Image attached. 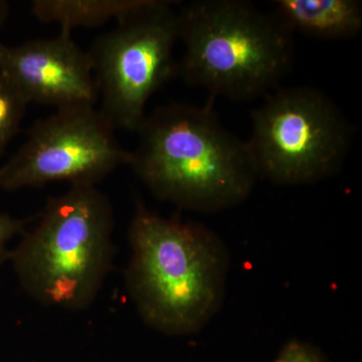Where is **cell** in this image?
I'll return each instance as SVG.
<instances>
[{"label":"cell","instance_id":"2","mask_svg":"<svg viewBox=\"0 0 362 362\" xmlns=\"http://www.w3.org/2000/svg\"><path fill=\"white\" fill-rule=\"evenodd\" d=\"M128 240L126 290L145 324L170 337L204 328L225 296L228 256L220 238L137 202Z\"/></svg>","mask_w":362,"mask_h":362},{"label":"cell","instance_id":"10","mask_svg":"<svg viewBox=\"0 0 362 362\" xmlns=\"http://www.w3.org/2000/svg\"><path fill=\"white\" fill-rule=\"evenodd\" d=\"M143 0H35L33 16L44 23H57L62 30L95 28L139 6Z\"/></svg>","mask_w":362,"mask_h":362},{"label":"cell","instance_id":"4","mask_svg":"<svg viewBox=\"0 0 362 362\" xmlns=\"http://www.w3.org/2000/svg\"><path fill=\"white\" fill-rule=\"evenodd\" d=\"M185 54L177 73L211 98L247 102L270 94L291 71L293 33L245 0H201L178 13Z\"/></svg>","mask_w":362,"mask_h":362},{"label":"cell","instance_id":"9","mask_svg":"<svg viewBox=\"0 0 362 362\" xmlns=\"http://www.w3.org/2000/svg\"><path fill=\"white\" fill-rule=\"evenodd\" d=\"M273 13L293 33L323 40H350L362 30L358 0H274Z\"/></svg>","mask_w":362,"mask_h":362},{"label":"cell","instance_id":"6","mask_svg":"<svg viewBox=\"0 0 362 362\" xmlns=\"http://www.w3.org/2000/svg\"><path fill=\"white\" fill-rule=\"evenodd\" d=\"M173 1L143 0L89 51L101 110L115 129L137 132L150 98L177 73Z\"/></svg>","mask_w":362,"mask_h":362},{"label":"cell","instance_id":"14","mask_svg":"<svg viewBox=\"0 0 362 362\" xmlns=\"http://www.w3.org/2000/svg\"><path fill=\"white\" fill-rule=\"evenodd\" d=\"M11 13V4L6 0H0V30L4 28ZM1 42V40H0Z\"/></svg>","mask_w":362,"mask_h":362},{"label":"cell","instance_id":"7","mask_svg":"<svg viewBox=\"0 0 362 362\" xmlns=\"http://www.w3.org/2000/svg\"><path fill=\"white\" fill-rule=\"evenodd\" d=\"M115 130L93 105L58 109L33 123L28 139L0 168V189L54 182L97 185L129 164L130 151L121 146Z\"/></svg>","mask_w":362,"mask_h":362},{"label":"cell","instance_id":"13","mask_svg":"<svg viewBox=\"0 0 362 362\" xmlns=\"http://www.w3.org/2000/svg\"><path fill=\"white\" fill-rule=\"evenodd\" d=\"M273 362H327L316 347L308 343L292 340L281 350Z\"/></svg>","mask_w":362,"mask_h":362},{"label":"cell","instance_id":"5","mask_svg":"<svg viewBox=\"0 0 362 362\" xmlns=\"http://www.w3.org/2000/svg\"><path fill=\"white\" fill-rule=\"evenodd\" d=\"M247 148L259 177L299 185L330 177L349 156L354 129L337 104L310 86L282 88L252 112Z\"/></svg>","mask_w":362,"mask_h":362},{"label":"cell","instance_id":"12","mask_svg":"<svg viewBox=\"0 0 362 362\" xmlns=\"http://www.w3.org/2000/svg\"><path fill=\"white\" fill-rule=\"evenodd\" d=\"M32 218H20L6 213L0 214V267L9 259L8 244L26 230Z\"/></svg>","mask_w":362,"mask_h":362},{"label":"cell","instance_id":"8","mask_svg":"<svg viewBox=\"0 0 362 362\" xmlns=\"http://www.w3.org/2000/svg\"><path fill=\"white\" fill-rule=\"evenodd\" d=\"M0 74L23 93L28 103L57 108L93 105L98 101L89 52L78 47L71 32L52 39L6 45L0 42Z\"/></svg>","mask_w":362,"mask_h":362},{"label":"cell","instance_id":"1","mask_svg":"<svg viewBox=\"0 0 362 362\" xmlns=\"http://www.w3.org/2000/svg\"><path fill=\"white\" fill-rule=\"evenodd\" d=\"M211 103L154 109L128 164L157 199L202 213L242 204L259 178L247 141L221 125Z\"/></svg>","mask_w":362,"mask_h":362},{"label":"cell","instance_id":"3","mask_svg":"<svg viewBox=\"0 0 362 362\" xmlns=\"http://www.w3.org/2000/svg\"><path fill=\"white\" fill-rule=\"evenodd\" d=\"M114 228L108 197L97 185H71L66 194L47 199L8 261L23 291L37 303L84 311L113 268Z\"/></svg>","mask_w":362,"mask_h":362},{"label":"cell","instance_id":"11","mask_svg":"<svg viewBox=\"0 0 362 362\" xmlns=\"http://www.w3.org/2000/svg\"><path fill=\"white\" fill-rule=\"evenodd\" d=\"M28 101L4 74H0V157L20 131Z\"/></svg>","mask_w":362,"mask_h":362}]
</instances>
